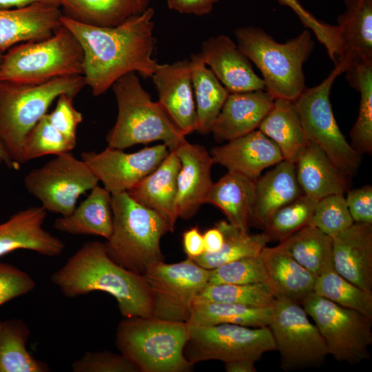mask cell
Wrapping results in <instances>:
<instances>
[{
	"instance_id": "cell-47",
	"label": "cell",
	"mask_w": 372,
	"mask_h": 372,
	"mask_svg": "<svg viewBox=\"0 0 372 372\" xmlns=\"http://www.w3.org/2000/svg\"><path fill=\"white\" fill-rule=\"evenodd\" d=\"M34 280L25 271L9 263H0V306L32 291Z\"/></svg>"
},
{
	"instance_id": "cell-28",
	"label": "cell",
	"mask_w": 372,
	"mask_h": 372,
	"mask_svg": "<svg viewBox=\"0 0 372 372\" xmlns=\"http://www.w3.org/2000/svg\"><path fill=\"white\" fill-rule=\"evenodd\" d=\"M344 2L345 12L338 19L340 48L337 61H343L348 68L352 62L372 59V0Z\"/></svg>"
},
{
	"instance_id": "cell-27",
	"label": "cell",
	"mask_w": 372,
	"mask_h": 372,
	"mask_svg": "<svg viewBox=\"0 0 372 372\" xmlns=\"http://www.w3.org/2000/svg\"><path fill=\"white\" fill-rule=\"evenodd\" d=\"M260 255L276 297L281 296L301 304L313 292L316 277L299 264L282 245L266 246Z\"/></svg>"
},
{
	"instance_id": "cell-34",
	"label": "cell",
	"mask_w": 372,
	"mask_h": 372,
	"mask_svg": "<svg viewBox=\"0 0 372 372\" xmlns=\"http://www.w3.org/2000/svg\"><path fill=\"white\" fill-rule=\"evenodd\" d=\"M279 244L316 277L333 269V239L312 225L300 229Z\"/></svg>"
},
{
	"instance_id": "cell-7",
	"label": "cell",
	"mask_w": 372,
	"mask_h": 372,
	"mask_svg": "<svg viewBox=\"0 0 372 372\" xmlns=\"http://www.w3.org/2000/svg\"><path fill=\"white\" fill-rule=\"evenodd\" d=\"M112 231L105 242L108 256L143 276L149 266L164 261L161 239L169 231L164 219L127 192L112 194Z\"/></svg>"
},
{
	"instance_id": "cell-29",
	"label": "cell",
	"mask_w": 372,
	"mask_h": 372,
	"mask_svg": "<svg viewBox=\"0 0 372 372\" xmlns=\"http://www.w3.org/2000/svg\"><path fill=\"white\" fill-rule=\"evenodd\" d=\"M112 194L99 184L70 215L61 216L54 223V227L61 232L97 236L106 240L112 234Z\"/></svg>"
},
{
	"instance_id": "cell-38",
	"label": "cell",
	"mask_w": 372,
	"mask_h": 372,
	"mask_svg": "<svg viewBox=\"0 0 372 372\" xmlns=\"http://www.w3.org/2000/svg\"><path fill=\"white\" fill-rule=\"evenodd\" d=\"M216 225L224 235L221 249L214 254L205 252L192 259L209 270L242 258L258 256L270 241L265 232L251 234L249 230L242 229L226 220H220Z\"/></svg>"
},
{
	"instance_id": "cell-46",
	"label": "cell",
	"mask_w": 372,
	"mask_h": 372,
	"mask_svg": "<svg viewBox=\"0 0 372 372\" xmlns=\"http://www.w3.org/2000/svg\"><path fill=\"white\" fill-rule=\"evenodd\" d=\"M74 372H138L123 354L110 351H87L72 364Z\"/></svg>"
},
{
	"instance_id": "cell-53",
	"label": "cell",
	"mask_w": 372,
	"mask_h": 372,
	"mask_svg": "<svg viewBox=\"0 0 372 372\" xmlns=\"http://www.w3.org/2000/svg\"><path fill=\"white\" fill-rule=\"evenodd\" d=\"M41 3L56 4L59 6L58 0H0V9L9 10L21 8L35 3Z\"/></svg>"
},
{
	"instance_id": "cell-25",
	"label": "cell",
	"mask_w": 372,
	"mask_h": 372,
	"mask_svg": "<svg viewBox=\"0 0 372 372\" xmlns=\"http://www.w3.org/2000/svg\"><path fill=\"white\" fill-rule=\"evenodd\" d=\"M302 194L295 163L282 160L256 180L249 225L263 229L275 211Z\"/></svg>"
},
{
	"instance_id": "cell-44",
	"label": "cell",
	"mask_w": 372,
	"mask_h": 372,
	"mask_svg": "<svg viewBox=\"0 0 372 372\" xmlns=\"http://www.w3.org/2000/svg\"><path fill=\"white\" fill-rule=\"evenodd\" d=\"M353 223L344 194L329 195L317 201L311 225L330 237L340 234Z\"/></svg>"
},
{
	"instance_id": "cell-3",
	"label": "cell",
	"mask_w": 372,
	"mask_h": 372,
	"mask_svg": "<svg viewBox=\"0 0 372 372\" xmlns=\"http://www.w3.org/2000/svg\"><path fill=\"white\" fill-rule=\"evenodd\" d=\"M188 323L154 316L124 318L116 345L138 372H188L193 369L184 355Z\"/></svg>"
},
{
	"instance_id": "cell-12",
	"label": "cell",
	"mask_w": 372,
	"mask_h": 372,
	"mask_svg": "<svg viewBox=\"0 0 372 372\" xmlns=\"http://www.w3.org/2000/svg\"><path fill=\"white\" fill-rule=\"evenodd\" d=\"M268 327L285 371L319 366L329 355L318 329L296 302L276 297Z\"/></svg>"
},
{
	"instance_id": "cell-21",
	"label": "cell",
	"mask_w": 372,
	"mask_h": 372,
	"mask_svg": "<svg viewBox=\"0 0 372 372\" xmlns=\"http://www.w3.org/2000/svg\"><path fill=\"white\" fill-rule=\"evenodd\" d=\"M332 239L334 270L372 291V224L353 223Z\"/></svg>"
},
{
	"instance_id": "cell-35",
	"label": "cell",
	"mask_w": 372,
	"mask_h": 372,
	"mask_svg": "<svg viewBox=\"0 0 372 372\" xmlns=\"http://www.w3.org/2000/svg\"><path fill=\"white\" fill-rule=\"evenodd\" d=\"M272 306L249 307L242 304L194 301L187 323L203 326L232 324L249 327H268Z\"/></svg>"
},
{
	"instance_id": "cell-40",
	"label": "cell",
	"mask_w": 372,
	"mask_h": 372,
	"mask_svg": "<svg viewBox=\"0 0 372 372\" xmlns=\"http://www.w3.org/2000/svg\"><path fill=\"white\" fill-rule=\"evenodd\" d=\"M276 295L267 282L207 285L194 301L227 302L249 307H271Z\"/></svg>"
},
{
	"instance_id": "cell-45",
	"label": "cell",
	"mask_w": 372,
	"mask_h": 372,
	"mask_svg": "<svg viewBox=\"0 0 372 372\" xmlns=\"http://www.w3.org/2000/svg\"><path fill=\"white\" fill-rule=\"evenodd\" d=\"M278 1L295 12L304 26L314 33L317 39L325 47L330 59L335 63L340 54V48L337 25H329L318 20L305 10L298 0Z\"/></svg>"
},
{
	"instance_id": "cell-57",
	"label": "cell",
	"mask_w": 372,
	"mask_h": 372,
	"mask_svg": "<svg viewBox=\"0 0 372 372\" xmlns=\"http://www.w3.org/2000/svg\"><path fill=\"white\" fill-rule=\"evenodd\" d=\"M3 163L1 159L0 158V164Z\"/></svg>"
},
{
	"instance_id": "cell-2",
	"label": "cell",
	"mask_w": 372,
	"mask_h": 372,
	"mask_svg": "<svg viewBox=\"0 0 372 372\" xmlns=\"http://www.w3.org/2000/svg\"><path fill=\"white\" fill-rule=\"evenodd\" d=\"M63 296L73 298L95 291L113 296L124 318L153 316L150 289L143 275L116 263L105 242H85L51 276Z\"/></svg>"
},
{
	"instance_id": "cell-18",
	"label": "cell",
	"mask_w": 372,
	"mask_h": 372,
	"mask_svg": "<svg viewBox=\"0 0 372 372\" xmlns=\"http://www.w3.org/2000/svg\"><path fill=\"white\" fill-rule=\"evenodd\" d=\"M229 92L265 90L250 60L229 37L218 35L203 41L196 53Z\"/></svg>"
},
{
	"instance_id": "cell-17",
	"label": "cell",
	"mask_w": 372,
	"mask_h": 372,
	"mask_svg": "<svg viewBox=\"0 0 372 372\" xmlns=\"http://www.w3.org/2000/svg\"><path fill=\"white\" fill-rule=\"evenodd\" d=\"M173 150L180 163L177 176L178 216L189 220L206 203L214 183L211 175L214 163L204 146L190 143L185 138Z\"/></svg>"
},
{
	"instance_id": "cell-9",
	"label": "cell",
	"mask_w": 372,
	"mask_h": 372,
	"mask_svg": "<svg viewBox=\"0 0 372 372\" xmlns=\"http://www.w3.org/2000/svg\"><path fill=\"white\" fill-rule=\"evenodd\" d=\"M329 76L318 85L307 88L293 101L309 141L321 148L348 177L358 169L361 155L347 142L335 118L330 92L338 76L347 65L338 61Z\"/></svg>"
},
{
	"instance_id": "cell-26",
	"label": "cell",
	"mask_w": 372,
	"mask_h": 372,
	"mask_svg": "<svg viewBox=\"0 0 372 372\" xmlns=\"http://www.w3.org/2000/svg\"><path fill=\"white\" fill-rule=\"evenodd\" d=\"M295 165L302 193L311 198L318 200L332 194H344L349 189L348 176L313 143H309Z\"/></svg>"
},
{
	"instance_id": "cell-14",
	"label": "cell",
	"mask_w": 372,
	"mask_h": 372,
	"mask_svg": "<svg viewBox=\"0 0 372 372\" xmlns=\"http://www.w3.org/2000/svg\"><path fill=\"white\" fill-rule=\"evenodd\" d=\"M143 276L152 295L153 316L187 322L195 298L208 284L209 270L187 258L176 263L152 264Z\"/></svg>"
},
{
	"instance_id": "cell-56",
	"label": "cell",
	"mask_w": 372,
	"mask_h": 372,
	"mask_svg": "<svg viewBox=\"0 0 372 372\" xmlns=\"http://www.w3.org/2000/svg\"><path fill=\"white\" fill-rule=\"evenodd\" d=\"M3 53H4V52L0 51V69H1V63H2Z\"/></svg>"
},
{
	"instance_id": "cell-13",
	"label": "cell",
	"mask_w": 372,
	"mask_h": 372,
	"mask_svg": "<svg viewBox=\"0 0 372 372\" xmlns=\"http://www.w3.org/2000/svg\"><path fill=\"white\" fill-rule=\"evenodd\" d=\"M99 182L90 166L70 152L55 155L24 178L26 190L41 202V207L61 216L70 215L79 198Z\"/></svg>"
},
{
	"instance_id": "cell-23",
	"label": "cell",
	"mask_w": 372,
	"mask_h": 372,
	"mask_svg": "<svg viewBox=\"0 0 372 372\" xmlns=\"http://www.w3.org/2000/svg\"><path fill=\"white\" fill-rule=\"evenodd\" d=\"M62 12L57 5L35 3L16 9H0V51L19 43L43 39L61 26Z\"/></svg>"
},
{
	"instance_id": "cell-20",
	"label": "cell",
	"mask_w": 372,
	"mask_h": 372,
	"mask_svg": "<svg viewBox=\"0 0 372 372\" xmlns=\"http://www.w3.org/2000/svg\"><path fill=\"white\" fill-rule=\"evenodd\" d=\"M46 216L47 211L41 206L30 207L0 224V257L18 249L49 257L61 255L65 243L43 228Z\"/></svg>"
},
{
	"instance_id": "cell-10",
	"label": "cell",
	"mask_w": 372,
	"mask_h": 372,
	"mask_svg": "<svg viewBox=\"0 0 372 372\" xmlns=\"http://www.w3.org/2000/svg\"><path fill=\"white\" fill-rule=\"evenodd\" d=\"M301 305L314 321L329 354L334 359L351 364L369 359L372 317L340 306L314 292Z\"/></svg>"
},
{
	"instance_id": "cell-39",
	"label": "cell",
	"mask_w": 372,
	"mask_h": 372,
	"mask_svg": "<svg viewBox=\"0 0 372 372\" xmlns=\"http://www.w3.org/2000/svg\"><path fill=\"white\" fill-rule=\"evenodd\" d=\"M313 292L340 306L372 317V291L358 287L334 269L316 277Z\"/></svg>"
},
{
	"instance_id": "cell-15",
	"label": "cell",
	"mask_w": 372,
	"mask_h": 372,
	"mask_svg": "<svg viewBox=\"0 0 372 372\" xmlns=\"http://www.w3.org/2000/svg\"><path fill=\"white\" fill-rule=\"evenodd\" d=\"M170 150L165 143L132 153L107 146L104 150L83 152L81 159L111 194L127 192L153 172Z\"/></svg>"
},
{
	"instance_id": "cell-31",
	"label": "cell",
	"mask_w": 372,
	"mask_h": 372,
	"mask_svg": "<svg viewBox=\"0 0 372 372\" xmlns=\"http://www.w3.org/2000/svg\"><path fill=\"white\" fill-rule=\"evenodd\" d=\"M255 190L256 180L240 173L228 171L213 183L205 203L222 210L229 223L249 230Z\"/></svg>"
},
{
	"instance_id": "cell-51",
	"label": "cell",
	"mask_w": 372,
	"mask_h": 372,
	"mask_svg": "<svg viewBox=\"0 0 372 372\" xmlns=\"http://www.w3.org/2000/svg\"><path fill=\"white\" fill-rule=\"evenodd\" d=\"M183 250L187 258L193 259L205 252L203 234L198 226L192 227L183 234Z\"/></svg>"
},
{
	"instance_id": "cell-16",
	"label": "cell",
	"mask_w": 372,
	"mask_h": 372,
	"mask_svg": "<svg viewBox=\"0 0 372 372\" xmlns=\"http://www.w3.org/2000/svg\"><path fill=\"white\" fill-rule=\"evenodd\" d=\"M151 78L158 101L177 127L185 136L195 132L196 113L190 59L158 63Z\"/></svg>"
},
{
	"instance_id": "cell-22",
	"label": "cell",
	"mask_w": 372,
	"mask_h": 372,
	"mask_svg": "<svg viewBox=\"0 0 372 372\" xmlns=\"http://www.w3.org/2000/svg\"><path fill=\"white\" fill-rule=\"evenodd\" d=\"M274 99L265 90L229 92L211 130L214 139L227 142L257 130Z\"/></svg>"
},
{
	"instance_id": "cell-36",
	"label": "cell",
	"mask_w": 372,
	"mask_h": 372,
	"mask_svg": "<svg viewBox=\"0 0 372 372\" xmlns=\"http://www.w3.org/2000/svg\"><path fill=\"white\" fill-rule=\"evenodd\" d=\"M30 329L21 319L0 320V372H47L48 365L27 349Z\"/></svg>"
},
{
	"instance_id": "cell-43",
	"label": "cell",
	"mask_w": 372,
	"mask_h": 372,
	"mask_svg": "<svg viewBox=\"0 0 372 372\" xmlns=\"http://www.w3.org/2000/svg\"><path fill=\"white\" fill-rule=\"evenodd\" d=\"M258 282L269 284L260 255L242 258L209 270V285Z\"/></svg>"
},
{
	"instance_id": "cell-11",
	"label": "cell",
	"mask_w": 372,
	"mask_h": 372,
	"mask_svg": "<svg viewBox=\"0 0 372 372\" xmlns=\"http://www.w3.org/2000/svg\"><path fill=\"white\" fill-rule=\"evenodd\" d=\"M188 327L189 338L184 355L193 365L207 360L256 362L264 353L276 350L269 327H249L232 324L203 326L188 323Z\"/></svg>"
},
{
	"instance_id": "cell-33",
	"label": "cell",
	"mask_w": 372,
	"mask_h": 372,
	"mask_svg": "<svg viewBox=\"0 0 372 372\" xmlns=\"http://www.w3.org/2000/svg\"><path fill=\"white\" fill-rule=\"evenodd\" d=\"M190 61L196 113V131L207 134L211 133L229 92L197 54H192Z\"/></svg>"
},
{
	"instance_id": "cell-6",
	"label": "cell",
	"mask_w": 372,
	"mask_h": 372,
	"mask_svg": "<svg viewBox=\"0 0 372 372\" xmlns=\"http://www.w3.org/2000/svg\"><path fill=\"white\" fill-rule=\"evenodd\" d=\"M111 88L118 114L106 136L107 146L124 150L158 141L173 150L185 138L159 102L152 100L136 72L121 76Z\"/></svg>"
},
{
	"instance_id": "cell-55",
	"label": "cell",
	"mask_w": 372,
	"mask_h": 372,
	"mask_svg": "<svg viewBox=\"0 0 372 372\" xmlns=\"http://www.w3.org/2000/svg\"><path fill=\"white\" fill-rule=\"evenodd\" d=\"M0 158L3 164H5L8 168L18 169L20 165L17 164L10 156L1 141L0 140Z\"/></svg>"
},
{
	"instance_id": "cell-50",
	"label": "cell",
	"mask_w": 372,
	"mask_h": 372,
	"mask_svg": "<svg viewBox=\"0 0 372 372\" xmlns=\"http://www.w3.org/2000/svg\"><path fill=\"white\" fill-rule=\"evenodd\" d=\"M218 0H166L169 9L182 14L203 16L209 14Z\"/></svg>"
},
{
	"instance_id": "cell-1",
	"label": "cell",
	"mask_w": 372,
	"mask_h": 372,
	"mask_svg": "<svg viewBox=\"0 0 372 372\" xmlns=\"http://www.w3.org/2000/svg\"><path fill=\"white\" fill-rule=\"evenodd\" d=\"M154 10L115 27H99L74 21L63 14L61 23L70 30L83 52L85 85L94 96L106 92L114 83L130 72L151 78L158 63L153 57Z\"/></svg>"
},
{
	"instance_id": "cell-5",
	"label": "cell",
	"mask_w": 372,
	"mask_h": 372,
	"mask_svg": "<svg viewBox=\"0 0 372 372\" xmlns=\"http://www.w3.org/2000/svg\"><path fill=\"white\" fill-rule=\"evenodd\" d=\"M83 75L57 77L39 83L0 81V140L10 158L22 164L26 136L63 94L74 98L85 86Z\"/></svg>"
},
{
	"instance_id": "cell-54",
	"label": "cell",
	"mask_w": 372,
	"mask_h": 372,
	"mask_svg": "<svg viewBox=\"0 0 372 372\" xmlns=\"http://www.w3.org/2000/svg\"><path fill=\"white\" fill-rule=\"evenodd\" d=\"M255 362L249 360H236L225 363L227 372H256Z\"/></svg>"
},
{
	"instance_id": "cell-19",
	"label": "cell",
	"mask_w": 372,
	"mask_h": 372,
	"mask_svg": "<svg viewBox=\"0 0 372 372\" xmlns=\"http://www.w3.org/2000/svg\"><path fill=\"white\" fill-rule=\"evenodd\" d=\"M209 153L214 164L254 180L264 169L283 160L277 145L258 129L214 147Z\"/></svg>"
},
{
	"instance_id": "cell-8",
	"label": "cell",
	"mask_w": 372,
	"mask_h": 372,
	"mask_svg": "<svg viewBox=\"0 0 372 372\" xmlns=\"http://www.w3.org/2000/svg\"><path fill=\"white\" fill-rule=\"evenodd\" d=\"M83 72L81 44L62 25L49 37L19 43L4 52L0 81L39 83Z\"/></svg>"
},
{
	"instance_id": "cell-30",
	"label": "cell",
	"mask_w": 372,
	"mask_h": 372,
	"mask_svg": "<svg viewBox=\"0 0 372 372\" xmlns=\"http://www.w3.org/2000/svg\"><path fill=\"white\" fill-rule=\"evenodd\" d=\"M258 130L280 149L283 160L295 163L309 144L293 101L276 98Z\"/></svg>"
},
{
	"instance_id": "cell-41",
	"label": "cell",
	"mask_w": 372,
	"mask_h": 372,
	"mask_svg": "<svg viewBox=\"0 0 372 372\" xmlns=\"http://www.w3.org/2000/svg\"><path fill=\"white\" fill-rule=\"evenodd\" d=\"M317 200L304 194L275 211L263 229L269 240L280 242L300 229L311 225Z\"/></svg>"
},
{
	"instance_id": "cell-49",
	"label": "cell",
	"mask_w": 372,
	"mask_h": 372,
	"mask_svg": "<svg viewBox=\"0 0 372 372\" xmlns=\"http://www.w3.org/2000/svg\"><path fill=\"white\" fill-rule=\"evenodd\" d=\"M345 200L354 223L372 224V186L348 189Z\"/></svg>"
},
{
	"instance_id": "cell-52",
	"label": "cell",
	"mask_w": 372,
	"mask_h": 372,
	"mask_svg": "<svg viewBox=\"0 0 372 372\" xmlns=\"http://www.w3.org/2000/svg\"><path fill=\"white\" fill-rule=\"evenodd\" d=\"M205 252L214 254L218 252L224 242V235L220 228L215 225L203 234Z\"/></svg>"
},
{
	"instance_id": "cell-32",
	"label": "cell",
	"mask_w": 372,
	"mask_h": 372,
	"mask_svg": "<svg viewBox=\"0 0 372 372\" xmlns=\"http://www.w3.org/2000/svg\"><path fill=\"white\" fill-rule=\"evenodd\" d=\"M63 14L99 27H115L141 14L151 0H58Z\"/></svg>"
},
{
	"instance_id": "cell-42",
	"label": "cell",
	"mask_w": 372,
	"mask_h": 372,
	"mask_svg": "<svg viewBox=\"0 0 372 372\" xmlns=\"http://www.w3.org/2000/svg\"><path fill=\"white\" fill-rule=\"evenodd\" d=\"M76 143L59 132L49 121L47 114L30 130L24 141L22 164L45 155L71 152Z\"/></svg>"
},
{
	"instance_id": "cell-24",
	"label": "cell",
	"mask_w": 372,
	"mask_h": 372,
	"mask_svg": "<svg viewBox=\"0 0 372 372\" xmlns=\"http://www.w3.org/2000/svg\"><path fill=\"white\" fill-rule=\"evenodd\" d=\"M180 160L170 150L161 163L127 193L138 203L161 216L173 232L178 218L177 213V176Z\"/></svg>"
},
{
	"instance_id": "cell-37",
	"label": "cell",
	"mask_w": 372,
	"mask_h": 372,
	"mask_svg": "<svg viewBox=\"0 0 372 372\" xmlns=\"http://www.w3.org/2000/svg\"><path fill=\"white\" fill-rule=\"evenodd\" d=\"M347 79L359 91L360 102L357 121L351 131V146L360 154L372 153V60L351 63Z\"/></svg>"
},
{
	"instance_id": "cell-4",
	"label": "cell",
	"mask_w": 372,
	"mask_h": 372,
	"mask_svg": "<svg viewBox=\"0 0 372 372\" xmlns=\"http://www.w3.org/2000/svg\"><path fill=\"white\" fill-rule=\"evenodd\" d=\"M235 36L238 48L260 70L265 90L274 99L294 101L304 91L303 65L314 47L311 30L285 43L252 26L236 29Z\"/></svg>"
},
{
	"instance_id": "cell-48",
	"label": "cell",
	"mask_w": 372,
	"mask_h": 372,
	"mask_svg": "<svg viewBox=\"0 0 372 372\" xmlns=\"http://www.w3.org/2000/svg\"><path fill=\"white\" fill-rule=\"evenodd\" d=\"M73 99L74 97L68 94H61L54 110L47 113V117L59 132L76 143V130L83 121V115L74 107Z\"/></svg>"
}]
</instances>
